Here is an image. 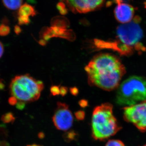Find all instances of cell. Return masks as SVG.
I'll return each instance as SVG.
<instances>
[{"mask_svg":"<svg viewBox=\"0 0 146 146\" xmlns=\"http://www.w3.org/2000/svg\"><path fill=\"white\" fill-rule=\"evenodd\" d=\"M85 70L89 85L107 91L118 87L126 72L120 59L109 53L95 56L85 67Z\"/></svg>","mask_w":146,"mask_h":146,"instance_id":"cell-1","label":"cell"},{"mask_svg":"<svg viewBox=\"0 0 146 146\" xmlns=\"http://www.w3.org/2000/svg\"><path fill=\"white\" fill-rule=\"evenodd\" d=\"M141 19L134 17L128 23L123 24L117 29L116 39L113 41H105L94 39V44L97 48L107 49L117 52L121 55L129 56L135 51H145L146 48L141 42L143 33L140 25Z\"/></svg>","mask_w":146,"mask_h":146,"instance_id":"cell-2","label":"cell"},{"mask_svg":"<svg viewBox=\"0 0 146 146\" xmlns=\"http://www.w3.org/2000/svg\"><path fill=\"white\" fill-rule=\"evenodd\" d=\"M91 135L94 140L102 141L121 129L113 114V106L106 103L94 108L91 119Z\"/></svg>","mask_w":146,"mask_h":146,"instance_id":"cell-3","label":"cell"},{"mask_svg":"<svg viewBox=\"0 0 146 146\" xmlns=\"http://www.w3.org/2000/svg\"><path fill=\"white\" fill-rule=\"evenodd\" d=\"M146 101V79L131 76L118 87L116 103L120 106H131Z\"/></svg>","mask_w":146,"mask_h":146,"instance_id":"cell-4","label":"cell"},{"mask_svg":"<svg viewBox=\"0 0 146 146\" xmlns=\"http://www.w3.org/2000/svg\"><path fill=\"white\" fill-rule=\"evenodd\" d=\"M42 81L36 80L29 75L17 76L12 79L9 86L12 96L25 102L37 100L44 89Z\"/></svg>","mask_w":146,"mask_h":146,"instance_id":"cell-5","label":"cell"},{"mask_svg":"<svg viewBox=\"0 0 146 146\" xmlns=\"http://www.w3.org/2000/svg\"><path fill=\"white\" fill-rule=\"evenodd\" d=\"M124 117L127 121L132 123L139 130H146V101L124 108Z\"/></svg>","mask_w":146,"mask_h":146,"instance_id":"cell-6","label":"cell"},{"mask_svg":"<svg viewBox=\"0 0 146 146\" xmlns=\"http://www.w3.org/2000/svg\"><path fill=\"white\" fill-rule=\"evenodd\" d=\"M52 121L58 130L67 131L73 125L74 117L68 105L58 102L57 107L53 116Z\"/></svg>","mask_w":146,"mask_h":146,"instance_id":"cell-7","label":"cell"},{"mask_svg":"<svg viewBox=\"0 0 146 146\" xmlns=\"http://www.w3.org/2000/svg\"><path fill=\"white\" fill-rule=\"evenodd\" d=\"M64 2L74 13H86L98 9L104 4L103 1H68Z\"/></svg>","mask_w":146,"mask_h":146,"instance_id":"cell-8","label":"cell"},{"mask_svg":"<svg viewBox=\"0 0 146 146\" xmlns=\"http://www.w3.org/2000/svg\"><path fill=\"white\" fill-rule=\"evenodd\" d=\"M116 2L118 5L114 10V15L116 20L123 24L130 23L134 18L135 10L133 7L122 1Z\"/></svg>","mask_w":146,"mask_h":146,"instance_id":"cell-9","label":"cell"},{"mask_svg":"<svg viewBox=\"0 0 146 146\" xmlns=\"http://www.w3.org/2000/svg\"><path fill=\"white\" fill-rule=\"evenodd\" d=\"M41 36L45 40H48L54 36L61 37L70 40L74 39V34L71 30L64 28L54 26L47 28L42 33Z\"/></svg>","mask_w":146,"mask_h":146,"instance_id":"cell-10","label":"cell"},{"mask_svg":"<svg viewBox=\"0 0 146 146\" xmlns=\"http://www.w3.org/2000/svg\"><path fill=\"white\" fill-rule=\"evenodd\" d=\"M36 11L32 6L25 3L21 6L18 11V16L30 17L36 15Z\"/></svg>","mask_w":146,"mask_h":146,"instance_id":"cell-11","label":"cell"},{"mask_svg":"<svg viewBox=\"0 0 146 146\" xmlns=\"http://www.w3.org/2000/svg\"><path fill=\"white\" fill-rule=\"evenodd\" d=\"M3 5L7 8L10 10H16L20 8L23 4V1H3Z\"/></svg>","mask_w":146,"mask_h":146,"instance_id":"cell-12","label":"cell"},{"mask_svg":"<svg viewBox=\"0 0 146 146\" xmlns=\"http://www.w3.org/2000/svg\"><path fill=\"white\" fill-rule=\"evenodd\" d=\"M78 133L74 130L68 131L63 135V138L66 142H70L72 141L77 140L78 138Z\"/></svg>","mask_w":146,"mask_h":146,"instance_id":"cell-13","label":"cell"},{"mask_svg":"<svg viewBox=\"0 0 146 146\" xmlns=\"http://www.w3.org/2000/svg\"><path fill=\"white\" fill-rule=\"evenodd\" d=\"M1 119L4 123L13 124L16 120V118L12 112H8L3 115L1 117Z\"/></svg>","mask_w":146,"mask_h":146,"instance_id":"cell-14","label":"cell"},{"mask_svg":"<svg viewBox=\"0 0 146 146\" xmlns=\"http://www.w3.org/2000/svg\"><path fill=\"white\" fill-rule=\"evenodd\" d=\"M9 27L4 24L0 25V36H5L8 35L10 33Z\"/></svg>","mask_w":146,"mask_h":146,"instance_id":"cell-15","label":"cell"},{"mask_svg":"<svg viewBox=\"0 0 146 146\" xmlns=\"http://www.w3.org/2000/svg\"><path fill=\"white\" fill-rule=\"evenodd\" d=\"M57 9L62 15H65L68 13V9L66 8L65 3L63 2L58 3L57 5Z\"/></svg>","mask_w":146,"mask_h":146,"instance_id":"cell-16","label":"cell"},{"mask_svg":"<svg viewBox=\"0 0 146 146\" xmlns=\"http://www.w3.org/2000/svg\"><path fill=\"white\" fill-rule=\"evenodd\" d=\"M105 146H125L124 144L119 140H110L107 142Z\"/></svg>","mask_w":146,"mask_h":146,"instance_id":"cell-17","label":"cell"},{"mask_svg":"<svg viewBox=\"0 0 146 146\" xmlns=\"http://www.w3.org/2000/svg\"><path fill=\"white\" fill-rule=\"evenodd\" d=\"M18 24L20 25H27L30 22L29 17L25 16H18Z\"/></svg>","mask_w":146,"mask_h":146,"instance_id":"cell-18","label":"cell"},{"mask_svg":"<svg viewBox=\"0 0 146 146\" xmlns=\"http://www.w3.org/2000/svg\"><path fill=\"white\" fill-rule=\"evenodd\" d=\"M8 133L6 126L3 124H0V136L6 138L8 136Z\"/></svg>","mask_w":146,"mask_h":146,"instance_id":"cell-19","label":"cell"},{"mask_svg":"<svg viewBox=\"0 0 146 146\" xmlns=\"http://www.w3.org/2000/svg\"><path fill=\"white\" fill-rule=\"evenodd\" d=\"M76 119L78 121H82L84 119L85 117V112L83 110H78L75 113Z\"/></svg>","mask_w":146,"mask_h":146,"instance_id":"cell-20","label":"cell"},{"mask_svg":"<svg viewBox=\"0 0 146 146\" xmlns=\"http://www.w3.org/2000/svg\"><path fill=\"white\" fill-rule=\"evenodd\" d=\"M50 92L53 96H56L60 94V88L58 86H53L50 89Z\"/></svg>","mask_w":146,"mask_h":146,"instance_id":"cell-21","label":"cell"},{"mask_svg":"<svg viewBox=\"0 0 146 146\" xmlns=\"http://www.w3.org/2000/svg\"><path fill=\"white\" fill-rule=\"evenodd\" d=\"M26 106V102L23 101L18 102L16 105V108L20 110H23Z\"/></svg>","mask_w":146,"mask_h":146,"instance_id":"cell-22","label":"cell"},{"mask_svg":"<svg viewBox=\"0 0 146 146\" xmlns=\"http://www.w3.org/2000/svg\"><path fill=\"white\" fill-rule=\"evenodd\" d=\"M9 104L11 106L16 105L18 103V100L15 97L12 96L9 98L8 100Z\"/></svg>","mask_w":146,"mask_h":146,"instance_id":"cell-23","label":"cell"},{"mask_svg":"<svg viewBox=\"0 0 146 146\" xmlns=\"http://www.w3.org/2000/svg\"><path fill=\"white\" fill-rule=\"evenodd\" d=\"M79 104L80 106V107L84 108L88 106V101L86 100H81L79 102Z\"/></svg>","mask_w":146,"mask_h":146,"instance_id":"cell-24","label":"cell"},{"mask_svg":"<svg viewBox=\"0 0 146 146\" xmlns=\"http://www.w3.org/2000/svg\"><path fill=\"white\" fill-rule=\"evenodd\" d=\"M68 89L65 86H62L60 88V94L62 96H64L67 94Z\"/></svg>","mask_w":146,"mask_h":146,"instance_id":"cell-25","label":"cell"},{"mask_svg":"<svg viewBox=\"0 0 146 146\" xmlns=\"http://www.w3.org/2000/svg\"><path fill=\"white\" fill-rule=\"evenodd\" d=\"M71 94L74 96H76L78 94V89L76 87H72L70 89Z\"/></svg>","mask_w":146,"mask_h":146,"instance_id":"cell-26","label":"cell"},{"mask_svg":"<svg viewBox=\"0 0 146 146\" xmlns=\"http://www.w3.org/2000/svg\"><path fill=\"white\" fill-rule=\"evenodd\" d=\"M0 146H10V145L7 141H0Z\"/></svg>","mask_w":146,"mask_h":146,"instance_id":"cell-27","label":"cell"},{"mask_svg":"<svg viewBox=\"0 0 146 146\" xmlns=\"http://www.w3.org/2000/svg\"><path fill=\"white\" fill-rule=\"evenodd\" d=\"M14 31L16 33V34L18 35L21 33V29L20 27L18 26H16L14 28Z\"/></svg>","mask_w":146,"mask_h":146,"instance_id":"cell-28","label":"cell"},{"mask_svg":"<svg viewBox=\"0 0 146 146\" xmlns=\"http://www.w3.org/2000/svg\"><path fill=\"white\" fill-rule=\"evenodd\" d=\"M4 52V47L1 42H0V58L2 56Z\"/></svg>","mask_w":146,"mask_h":146,"instance_id":"cell-29","label":"cell"},{"mask_svg":"<svg viewBox=\"0 0 146 146\" xmlns=\"http://www.w3.org/2000/svg\"><path fill=\"white\" fill-rule=\"evenodd\" d=\"M38 136L40 139H43V138H44L45 137L44 133L42 132H39V133H38Z\"/></svg>","mask_w":146,"mask_h":146,"instance_id":"cell-30","label":"cell"},{"mask_svg":"<svg viewBox=\"0 0 146 146\" xmlns=\"http://www.w3.org/2000/svg\"><path fill=\"white\" fill-rule=\"evenodd\" d=\"M5 88V85L2 82H0V90H3Z\"/></svg>","mask_w":146,"mask_h":146,"instance_id":"cell-31","label":"cell"},{"mask_svg":"<svg viewBox=\"0 0 146 146\" xmlns=\"http://www.w3.org/2000/svg\"><path fill=\"white\" fill-rule=\"evenodd\" d=\"M27 146H42L40 145H37V144H33L31 145H27Z\"/></svg>","mask_w":146,"mask_h":146,"instance_id":"cell-32","label":"cell"},{"mask_svg":"<svg viewBox=\"0 0 146 146\" xmlns=\"http://www.w3.org/2000/svg\"><path fill=\"white\" fill-rule=\"evenodd\" d=\"M144 4H145V7L146 8V2H145V3Z\"/></svg>","mask_w":146,"mask_h":146,"instance_id":"cell-33","label":"cell"},{"mask_svg":"<svg viewBox=\"0 0 146 146\" xmlns=\"http://www.w3.org/2000/svg\"><path fill=\"white\" fill-rule=\"evenodd\" d=\"M143 146H146V145H144Z\"/></svg>","mask_w":146,"mask_h":146,"instance_id":"cell-34","label":"cell"}]
</instances>
